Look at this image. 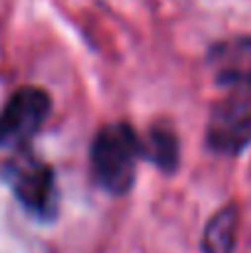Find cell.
Masks as SVG:
<instances>
[{
  "instance_id": "cell-5",
  "label": "cell",
  "mask_w": 251,
  "mask_h": 253,
  "mask_svg": "<svg viewBox=\"0 0 251 253\" xmlns=\"http://www.w3.org/2000/svg\"><path fill=\"white\" fill-rule=\"evenodd\" d=\"M209 67L219 84L251 88V37L219 42L209 49Z\"/></svg>"
},
{
  "instance_id": "cell-3",
  "label": "cell",
  "mask_w": 251,
  "mask_h": 253,
  "mask_svg": "<svg viewBox=\"0 0 251 253\" xmlns=\"http://www.w3.org/2000/svg\"><path fill=\"white\" fill-rule=\"evenodd\" d=\"M50 108L52 101L47 91L35 86L17 88L0 113V148H10L32 138L47 121Z\"/></svg>"
},
{
  "instance_id": "cell-6",
  "label": "cell",
  "mask_w": 251,
  "mask_h": 253,
  "mask_svg": "<svg viewBox=\"0 0 251 253\" xmlns=\"http://www.w3.org/2000/svg\"><path fill=\"white\" fill-rule=\"evenodd\" d=\"M237 229H239V209L234 204L219 209L202 236V251L204 253H232L237 244Z\"/></svg>"
},
{
  "instance_id": "cell-1",
  "label": "cell",
  "mask_w": 251,
  "mask_h": 253,
  "mask_svg": "<svg viewBox=\"0 0 251 253\" xmlns=\"http://www.w3.org/2000/svg\"><path fill=\"white\" fill-rule=\"evenodd\" d=\"M143 145L131 126H103L91 143L94 179L108 194H126L136 179V160L143 155Z\"/></svg>"
},
{
  "instance_id": "cell-7",
  "label": "cell",
  "mask_w": 251,
  "mask_h": 253,
  "mask_svg": "<svg viewBox=\"0 0 251 253\" xmlns=\"http://www.w3.org/2000/svg\"><path fill=\"white\" fill-rule=\"evenodd\" d=\"M146 155L163 169V172H172L180 163V143L175 130L167 123H158L151 128L148 143H146Z\"/></svg>"
},
{
  "instance_id": "cell-2",
  "label": "cell",
  "mask_w": 251,
  "mask_h": 253,
  "mask_svg": "<svg viewBox=\"0 0 251 253\" xmlns=\"http://www.w3.org/2000/svg\"><path fill=\"white\" fill-rule=\"evenodd\" d=\"M5 179L12 187L15 197L35 214L50 216L57 207L54 174L42 160L32 155H15L5 165Z\"/></svg>"
},
{
  "instance_id": "cell-4",
  "label": "cell",
  "mask_w": 251,
  "mask_h": 253,
  "mask_svg": "<svg viewBox=\"0 0 251 253\" xmlns=\"http://www.w3.org/2000/svg\"><path fill=\"white\" fill-rule=\"evenodd\" d=\"M251 143V103L244 96L224 98L207 123V145L222 155H237Z\"/></svg>"
}]
</instances>
